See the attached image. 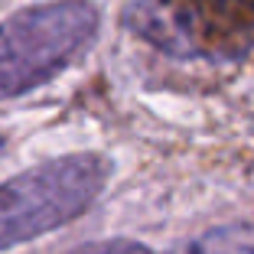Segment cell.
I'll return each mask as SVG.
<instances>
[{
    "label": "cell",
    "mask_w": 254,
    "mask_h": 254,
    "mask_svg": "<svg viewBox=\"0 0 254 254\" xmlns=\"http://www.w3.org/2000/svg\"><path fill=\"white\" fill-rule=\"evenodd\" d=\"M101 16L88 0H53L0 20V101L23 98L62 75L98 39Z\"/></svg>",
    "instance_id": "cell-1"
},
{
    "label": "cell",
    "mask_w": 254,
    "mask_h": 254,
    "mask_svg": "<svg viewBox=\"0 0 254 254\" xmlns=\"http://www.w3.org/2000/svg\"><path fill=\"white\" fill-rule=\"evenodd\" d=\"M108 160L98 153H68L0 183V251L78 218L108 183Z\"/></svg>",
    "instance_id": "cell-2"
},
{
    "label": "cell",
    "mask_w": 254,
    "mask_h": 254,
    "mask_svg": "<svg viewBox=\"0 0 254 254\" xmlns=\"http://www.w3.org/2000/svg\"><path fill=\"white\" fill-rule=\"evenodd\" d=\"M124 26L173 59H241L254 49V0H134Z\"/></svg>",
    "instance_id": "cell-3"
},
{
    "label": "cell",
    "mask_w": 254,
    "mask_h": 254,
    "mask_svg": "<svg viewBox=\"0 0 254 254\" xmlns=\"http://www.w3.org/2000/svg\"><path fill=\"white\" fill-rule=\"evenodd\" d=\"M186 254H254V225H222L199 235Z\"/></svg>",
    "instance_id": "cell-4"
},
{
    "label": "cell",
    "mask_w": 254,
    "mask_h": 254,
    "mask_svg": "<svg viewBox=\"0 0 254 254\" xmlns=\"http://www.w3.org/2000/svg\"><path fill=\"white\" fill-rule=\"evenodd\" d=\"M68 254H153L140 241H127V238H111V241H95V245L75 248Z\"/></svg>",
    "instance_id": "cell-5"
},
{
    "label": "cell",
    "mask_w": 254,
    "mask_h": 254,
    "mask_svg": "<svg viewBox=\"0 0 254 254\" xmlns=\"http://www.w3.org/2000/svg\"><path fill=\"white\" fill-rule=\"evenodd\" d=\"M0 143H3V134H0Z\"/></svg>",
    "instance_id": "cell-6"
}]
</instances>
